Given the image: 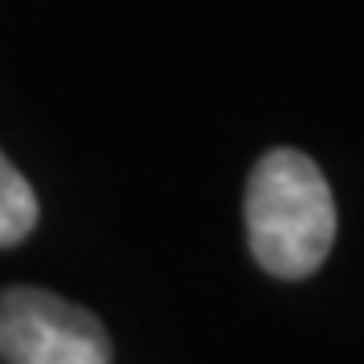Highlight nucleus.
<instances>
[{"label":"nucleus","instance_id":"f03ea898","mask_svg":"<svg viewBox=\"0 0 364 364\" xmlns=\"http://www.w3.org/2000/svg\"><path fill=\"white\" fill-rule=\"evenodd\" d=\"M114 344L102 320L45 287L0 291L4 364H109Z\"/></svg>","mask_w":364,"mask_h":364},{"label":"nucleus","instance_id":"f257e3e1","mask_svg":"<svg viewBox=\"0 0 364 364\" xmlns=\"http://www.w3.org/2000/svg\"><path fill=\"white\" fill-rule=\"evenodd\" d=\"M247 243L263 272L312 275L336 239V203L324 174L299 150H272L247 178Z\"/></svg>","mask_w":364,"mask_h":364},{"label":"nucleus","instance_id":"7ed1b4c3","mask_svg":"<svg viewBox=\"0 0 364 364\" xmlns=\"http://www.w3.org/2000/svg\"><path fill=\"white\" fill-rule=\"evenodd\" d=\"M37 219L41 207L28 178L0 154V247H16L21 239H28Z\"/></svg>","mask_w":364,"mask_h":364}]
</instances>
